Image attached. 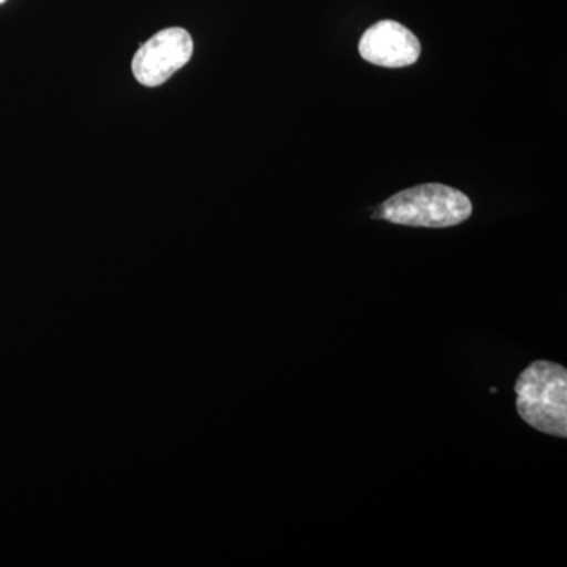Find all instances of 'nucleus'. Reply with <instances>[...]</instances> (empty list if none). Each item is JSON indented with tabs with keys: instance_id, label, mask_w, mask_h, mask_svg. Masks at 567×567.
Wrapping results in <instances>:
<instances>
[{
	"instance_id": "nucleus-1",
	"label": "nucleus",
	"mask_w": 567,
	"mask_h": 567,
	"mask_svg": "<svg viewBox=\"0 0 567 567\" xmlns=\"http://www.w3.org/2000/svg\"><path fill=\"white\" fill-rule=\"evenodd\" d=\"M514 391L522 420L543 434L567 436V369L554 361H535L518 375Z\"/></svg>"
},
{
	"instance_id": "nucleus-2",
	"label": "nucleus",
	"mask_w": 567,
	"mask_h": 567,
	"mask_svg": "<svg viewBox=\"0 0 567 567\" xmlns=\"http://www.w3.org/2000/svg\"><path fill=\"white\" fill-rule=\"evenodd\" d=\"M472 212L473 205L464 193L440 183H427L394 194L380 205L375 218L402 226L443 229L466 221Z\"/></svg>"
},
{
	"instance_id": "nucleus-3",
	"label": "nucleus",
	"mask_w": 567,
	"mask_h": 567,
	"mask_svg": "<svg viewBox=\"0 0 567 567\" xmlns=\"http://www.w3.org/2000/svg\"><path fill=\"white\" fill-rule=\"evenodd\" d=\"M193 51L192 35L185 29H164L137 50L133 59L134 78L145 87H158L189 62Z\"/></svg>"
},
{
	"instance_id": "nucleus-4",
	"label": "nucleus",
	"mask_w": 567,
	"mask_h": 567,
	"mask_svg": "<svg viewBox=\"0 0 567 567\" xmlns=\"http://www.w3.org/2000/svg\"><path fill=\"white\" fill-rule=\"evenodd\" d=\"M361 58L385 69H404L420 59L421 44L415 33L395 21L371 25L358 44Z\"/></svg>"
},
{
	"instance_id": "nucleus-5",
	"label": "nucleus",
	"mask_w": 567,
	"mask_h": 567,
	"mask_svg": "<svg viewBox=\"0 0 567 567\" xmlns=\"http://www.w3.org/2000/svg\"><path fill=\"white\" fill-rule=\"evenodd\" d=\"M7 0H0V6H2V3H6Z\"/></svg>"
}]
</instances>
